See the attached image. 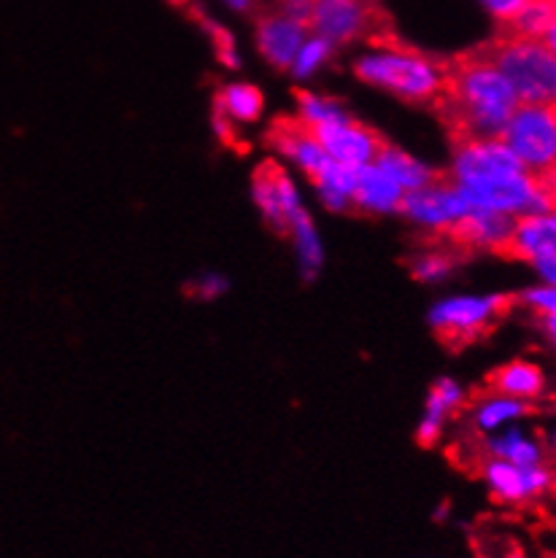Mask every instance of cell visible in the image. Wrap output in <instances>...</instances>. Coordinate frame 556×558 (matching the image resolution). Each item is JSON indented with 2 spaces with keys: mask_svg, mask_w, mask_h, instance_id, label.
Returning <instances> with one entry per match:
<instances>
[{
  "mask_svg": "<svg viewBox=\"0 0 556 558\" xmlns=\"http://www.w3.org/2000/svg\"><path fill=\"white\" fill-rule=\"evenodd\" d=\"M451 181L473 208L513 219L554 214V175L530 173L503 138L454 141Z\"/></svg>",
  "mask_w": 556,
  "mask_h": 558,
  "instance_id": "cell-1",
  "label": "cell"
},
{
  "mask_svg": "<svg viewBox=\"0 0 556 558\" xmlns=\"http://www.w3.org/2000/svg\"><path fill=\"white\" fill-rule=\"evenodd\" d=\"M519 106L508 78L481 49L446 60V84L435 111L446 122L454 141L500 138L505 122Z\"/></svg>",
  "mask_w": 556,
  "mask_h": 558,
  "instance_id": "cell-2",
  "label": "cell"
},
{
  "mask_svg": "<svg viewBox=\"0 0 556 558\" xmlns=\"http://www.w3.org/2000/svg\"><path fill=\"white\" fill-rule=\"evenodd\" d=\"M371 41L378 51L356 60V76L413 106H435L446 84V60L406 47L391 31Z\"/></svg>",
  "mask_w": 556,
  "mask_h": 558,
  "instance_id": "cell-3",
  "label": "cell"
},
{
  "mask_svg": "<svg viewBox=\"0 0 556 558\" xmlns=\"http://www.w3.org/2000/svg\"><path fill=\"white\" fill-rule=\"evenodd\" d=\"M508 78L519 102L546 106L556 98V57L554 49L541 41L510 38L497 33L489 44L479 47Z\"/></svg>",
  "mask_w": 556,
  "mask_h": 558,
  "instance_id": "cell-4",
  "label": "cell"
},
{
  "mask_svg": "<svg viewBox=\"0 0 556 558\" xmlns=\"http://www.w3.org/2000/svg\"><path fill=\"white\" fill-rule=\"evenodd\" d=\"M516 298L508 294H489V298H451L433 307L430 324L440 343L448 349H464L484 335H489L516 307Z\"/></svg>",
  "mask_w": 556,
  "mask_h": 558,
  "instance_id": "cell-5",
  "label": "cell"
},
{
  "mask_svg": "<svg viewBox=\"0 0 556 558\" xmlns=\"http://www.w3.org/2000/svg\"><path fill=\"white\" fill-rule=\"evenodd\" d=\"M503 144L535 175H554L556 168V108L554 102H519L500 133Z\"/></svg>",
  "mask_w": 556,
  "mask_h": 558,
  "instance_id": "cell-6",
  "label": "cell"
},
{
  "mask_svg": "<svg viewBox=\"0 0 556 558\" xmlns=\"http://www.w3.org/2000/svg\"><path fill=\"white\" fill-rule=\"evenodd\" d=\"M311 31L335 47L356 38H376L389 27L376 0H316Z\"/></svg>",
  "mask_w": 556,
  "mask_h": 558,
  "instance_id": "cell-7",
  "label": "cell"
},
{
  "mask_svg": "<svg viewBox=\"0 0 556 558\" xmlns=\"http://www.w3.org/2000/svg\"><path fill=\"white\" fill-rule=\"evenodd\" d=\"M314 130L316 141L333 162L346 165V168H362V165H373L382 154L387 141L376 133V130L365 128V124L354 122L351 117L338 119V122L316 124Z\"/></svg>",
  "mask_w": 556,
  "mask_h": 558,
  "instance_id": "cell-8",
  "label": "cell"
},
{
  "mask_svg": "<svg viewBox=\"0 0 556 558\" xmlns=\"http://www.w3.org/2000/svg\"><path fill=\"white\" fill-rule=\"evenodd\" d=\"M400 210L406 216H411L416 225L430 227V230L435 232H444L446 227L454 225V221H459L464 214H470L473 205L464 201V195L454 186L451 179L440 175L435 184L424 186V190L406 192Z\"/></svg>",
  "mask_w": 556,
  "mask_h": 558,
  "instance_id": "cell-9",
  "label": "cell"
},
{
  "mask_svg": "<svg viewBox=\"0 0 556 558\" xmlns=\"http://www.w3.org/2000/svg\"><path fill=\"white\" fill-rule=\"evenodd\" d=\"M484 477L486 483H489L492 494L510 505H521V502H530V499L543 497V494L552 488V481H554L552 470H548L546 464L519 466L503 459L486 461Z\"/></svg>",
  "mask_w": 556,
  "mask_h": 558,
  "instance_id": "cell-10",
  "label": "cell"
},
{
  "mask_svg": "<svg viewBox=\"0 0 556 558\" xmlns=\"http://www.w3.org/2000/svg\"><path fill=\"white\" fill-rule=\"evenodd\" d=\"M254 201H257L259 210H263L265 221L278 232V235H287L289 232V219H292L294 210H300V195L294 190L292 181L287 179L281 168L276 162H263L254 173Z\"/></svg>",
  "mask_w": 556,
  "mask_h": 558,
  "instance_id": "cell-11",
  "label": "cell"
},
{
  "mask_svg": "<svg viewBox=\"0 0 556 558\" xmlns=\"http://www.w3.org/2000/svg\"><path fill=\"white\" fill-rule=\"evenodd\" d=\"M268 141L278 154L292 159L311 181L319 173H325L327 165L333 162L327 151L322 149L319 141H316L314 130L300 122V119H276L268 133Z\"/></svg>",
  "mask_w": 556,
  "mask_h": 558,
  "instance_id": "cell-12",
  "label": "cell"
},
{
  "mask_svg": "<svg viewBox=\"0 0 556 558\" xmlns=\"http://www.w3.org/2000/svg\"><path fill=\"white\" fill-rule=\"evenodd\" d=\"M505 259L535 262L546 254H556V219L554 214L519 216L500 252Z\"/></svg>",
  "mask_w": 556,
  "mask_h": 558,
  "instance_id": "cell-13",
  "label": "cell"
},
{
  "mask_svg": "<svg viewBox=\"0 0 556 558\" xmlns=\"http://www.w3.org/2000/svg\"><path fill=\"white\" fill-rule=\"evenodd\" d=\"M402 197H406L402 186L376 162L356 168L351 208L360 214H391V210H400Z\"/></svg>",
  "mask_w": 556,
  "mask_h": 558,
  "instance_id": "cell-14",
  "label": "cell"
},
{
  "mask_svg": "<svg viewBox=\"0 0 556 558\" xmlns=\"http://www.w3.org/2000/svg\"><path fill=\"white\" fill-rule=\"evenodd\" d=\"M305 33H309V27L287 20L278 11L276 14H265L257 25L259 51H263L270 65L278 68V71H287V68H292L298 49L303 47Z\"/></svg>",
  "mask_w": 556,
  "mask_h": 558,
  "instance_id": "cell-15",
  "label": "cell"
},
{
  "mask_svg": "<svg viewBox=\"0 0 556 558\" xmlns=\"http://www.w3.org/2000/svg\"><path fill=\"white\" fill-rule=\"evenodd\" d=\"M489 391L524 402L541 400L543 391H546V375L537 364L516 359V362L503 364L500 369L489 375Z\"/></svg>",
  "mask_w": 556,
  "mask_h": 558,
  "instance_id": "cell-16",
  "label": "cell"
},
{
  "mask_svg": "<svg viewBox=\"0 0 556 558\" xmlns=\"http://www.w3.org/2000/svg\"><path fill=\"white\" fill-rule=\"evenodd\" d=\"M500 36L527 38V41H541L554 49L556 36V9L548 0H530L513 20L503 22Z\"/></svg>",
  "mask_w": 556,
  "mask_h": 558,
  "instance_id": "cell-17",
  "label": "cell"
},
{
  "mask_svg": "<svg viewBox=\"0 0 556 558\" xmlns=\"http://www.w3.org/2000/svg\"><path fill=\"white\" fill-rule=\"evenodd\" d=\"M462 397L464 391L459 389V384L448 378L433 386V395L427 400V413H424L422 424L416 429V440L422 446H435L438 442L440 432H444V421L448 418V413H454V410L462 405Z\"/></svg>",
  "mask_w": 556,
  "mask_h": 558,
  "instance_id": "cell-18",
  "label": "cell"
},
{
  "mask_svg": "<svg viewBox=\"0 0 556 558\" xmlns=\"http://www.w3.org/2000/svg\"><path fill=\"white\" fill-rule=\"evenodd\" d=\"M376 165L378 168L387 170L391 179L402 186V192L424 190V186L435 184V181L440 179V173H435V170H430L427 165H422L419 159L408 157L406 151L395 149V146H389V144L384 146L382 154H378Z\"/></svg>",
  "mask_w": 556,
  "mask_h": 558,
  "instance_id": "cell-19",
  "label": "cell"
},
{
  "mask_svg": "<svg viewBox=\"0 0 556 558\" xmlns=\"http://www.w3.org/2000/svg\"><path fill=\"white\" fill-rule=\"evenodd\" d=\"M289 235L294 238L298 243V254H300V265H303L305 278H314L319 272L322 262H325V252H322L319 235H316L314 225H311L309 210L300 208L294 210L292 219H289Z\"/></svg>",
  "mask_w": 556,
  "mask_h": 558,
  "instance_id": "cell-20",
  "label": "cell"
},
{
  "mask_svg": "<svg viewBox=\"0 0 556 558\" xmlns=\"http://www.w3.org/2000/svg\"><path fill=\"white\" fill-rule=\"evenodd\" d=\"M356 168H346L340 162L327 165L325 173L314 179L319 197L325 201L327 208L333 210H349L351 208V192H354Z\"/></svg>",
  "mask_w": 556,
  "mask_h": 558,
  "instance_id": "cell-21",
  "label": "cell"
},
{
  "mask_svg": "<svg viewBox=\"0 0 556 558\" xmlns=\"http://www.w3.org/2000/svg\"><path fill=\"white\" fill-rule=\"evenodd\" d=\"M263 106V93L252 84H230L217 98V108L232 122H257Z\"/></svg>",
  "mask_w": 556,
  "mask_h": 558,
  "instance_id": "cell-22",
  "label": "cell"
},
{
  "mask_svg": "<svg viewBox=\"0 0 556 558\" xmlns=\"http://www.w3.org/2000/svg\"><path fill=\"white\" fill-rule=\"evenodd\" d=\"M530 413H535V408H532L530 402L513 400V397L492 395L475 408V424H479V429L492 432L497 429V426H503L505 421L519 418V415H530Z\"/></svg>",
  "mask_w": 556,
  "mask_h": 558,
  "instance_id": "cell-23",
  "label": "cell"
},
{
  "mask_svg": "<svg viewBox=\"0 0 556 558\" xmlns=\"http://www.w3.org/2000/svg\"><path fill=\"white\" fill-rule=\"evenodd\" d=\"M489 453H492V459H503V461H510V464H519V466L543 464L541 446H537V442H532L530 437H521L519 432H510V435L492 440Z\"/></svg>",
  "mask_w": 556,
  "mask_h": 558,
  "instance_id": "cell-24",
  "label": "cell"
},
{
  "mask_svg": "<svg viewBox=\"0 0 556 558\" xmlns=\"http://www.w3.org/2000/svg\"><path fill=\"white\" fill-rule=\"evenodd\" d=\"M298 111H300V122L309 124V128H316V124H327V122H338V119H346L343 106L330 98H319V95L311 93H298Z\"/></svg>",
  "mask_w": 556,
  "mask_h": 558,
  "instance_id": "cell-25",
  "label": "cell"
},
{
  "mask_svg": "<svg viewBox=\"0 0 556 558\" xmlns=\"http://www.w3.org/2000/svg\"><path fill=\"white\" fill-rule=\"evenodd\" d=\"M330 54H333L330 41H325V38H319V36L309 38V41H303V47L298 49V54H294L292 73L300 78L311 76V73L319 71V68L330 60Z\"/></svg>",
  "mask_w": 556,
  "mask_h": 558,
  "instance_id": "cell-26",
  "label": "cell"
},
{
  "mask_svg": "<svg viewBox=\"0 0 556 558\" xmlns=\"http://www.w3.org/2000/svg\"><path fill=\"white\" fill-rule=\"evenodd\" d=\"M454 267H457V254L444 246L438 248V252L416 256V259H413V276L424 283H433V281H440V278H446Z\"/></svg>",
  "mask_w": 556,
  "mask_h": 558,
  "instance_id": "cell-27",
  "label": "cell"
},
{
  "mask_svg": "<svg viewBox=\"0 0 556 558\" xmlns=\"http://www.w3.org/2000/svg\"><path fill=\"white\" fill-rule=\"evenodd\" d=\"M197 22H203V27H206V31H208V36H211L214 44H217L219 60H222L227 68H238V62H241V60H238L235 41H232L230 33H227L225 27H219L214 20H208L206 14H197Z\"/></svg>",
  "mask_w": 556,
  "mask_h": 558,
  "instance_id": "cell-28",
  "label": "cell"
},
{
  "mask_svg": "<svg viewBox=\"0 0 556 558\" xmlns=\"http://www.w3.org/2000/svg\"><path fill=\"white\" fill-rule=\"evenodd\" d=\"M516 303H521L524 307H530V311H535V316H554L556 313V292L554 287H537V289H530V292L519 294L516 298Z\"/></svg>",
  "mask_w": 556,
  "mask_h": 558,
  "instance_id": "cell-29",
  "label": "cell"
},
{
  "mask_svg": "<svg viewBox=\"0 0 556 558\" xmlns=\"http://www.w3.org/2000/svg\"><path fill=\"white\" fill-rule=\"evenodd\" d=\"M314 5L316 0H278V14H283L287 20L298 22V25L309 27L311 20H314Z\"/></svg>",
  "mask_w": 556,
  "mask_h": 558,
  "instance_id": "cell-30",
  "label": "cell"
},
{
  "mask_svg": "<svg viewBox=\"0 0 556 558\" xmlns=\"http://www.w3.org/2000/svg\"><path fill=\"white\" fill-rule=\"evenodd\" d=\"M484 3H486V9H489L492 14H495L497 20H500V25H503V22L513 20V16L519 14V11L524 9V5L530 3V0H484Z\"/></svg>",
  "mask_w": 556,
  "mask_h": 558,
  "instance_id": "cell-31",
  "label": "cell"
},
{
  "mask_svg": "<svg viewBox=\"0 0 556 558\" xmlns=\"http://www.w3.org/2000/svg\"><path fill=\"white\" fill-rule=\"evenodd\" d=\"M192 287H195L197 298L214 300V298H219V294L225 292L227 281L222 276H201L195 283H192Z\"/></svg>",
  "mask_w": 556,
  "mask_h": 558,
  "instance_id": "cell-32",
  "label": "cell"
},
{
  "mask_svg": "<svg viewBox=\"0 0 556 558\" xmlns=\"http://www.w3.org/2000/svg\"><path fill=\"white\" fill-rule=\"evenodd\" d=\"M227 3H230L232 9H238V11H249V9H252L254 0H227Z\"/></svg>",
  "mask_w": 556,
  "mask_h": 558,
  "instance_id": "cell-33",
  "label": "cell"
},
{
  "mask_svg": "<svg viewBox=\"0 0 556 558\" xmlns=\"http://www.w3.org/2000/svg\"><path fill=\"white\" fill-rule=\"evenodd\" d=\"M173 5H190V0H170Z\"/></svg>",
  "mask_w": 556,
  "mask_h": 558,
  "instance_id": "cell-34",
  "label": "cell"
}]
</instances>
